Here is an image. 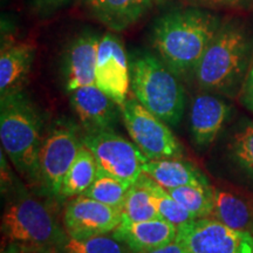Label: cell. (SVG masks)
Returning a JSON list of instances; mask_svg holds the SVG:
<instances>
[{
  "mask_svg": "<svg viewBox=\"0 0 253 253\" xmlns=\"http://www.w3.org/2000/svg\"><path fill=\"white\" fill-rule=\"evenodd\" d=\"M38 7L42 11H54L67 4L69 0H34Z\"/></svg>",
  "mask_w": 253,
  "mask_h": 253,
  "instance_id": "cell-30",
  "label": "cell"
},
{
  "mask_svg": "<svg viewBox=\"0 0 253 253\" xmlns=\"http://www.w3.org/2000/svg\"><path fill=\"white\" fill-rule=\"evenodd\" d=\"M36 58V46L30 41L2 37L0 52V95L23 91Z\"/></svg>",
  "mask_w": 253,
  "mask_h": 253,
  "instance_id": "cell-13",
  "label": "cell"
},
{
  "mask_svg": "<svg viewBox=\"0 0 253 253\" xmlns=\"http://www.w3.org/2000/svg\"><path fill=\"white\" fill-rule=\"evenodd\" d=\"M153 0H87L89 13L114 32L128 30L150 8Z\"/></svg>",
  "mask_w": 253,
  "mask_h": 253,
  "instance_id": "cell-17",
  "label": "cell"
},
{
  "mask_svg": "<svg viewBox=\"0 0 253 253\" xmlns=\"http://www.w3.org/2000/svg\"><path fill=\"white\" fill-rule=\"evenodd\" d=\"M84 145L82 135L73 126L58 123L42 140L39 154L40 184L59 197L66 173Z\"/></svg>",
  "mask_w": 253,
  "mask_h": 253,
  "instance_id": "cell-9",
  "label": "cell"
},
{
  "mask_svg": "<svg viewBox=\"0 0 253 253\" xmlns=\"http://www.w3.org/2000/svg\"><path fill=\"white\" fill-rule=\"evenodd\" d=\"M1 253H27V252H25V251H23V250L17 249V248H14V246H11V245H2Z\"/></svg>",
  "mask_w": 253,
  "mask_h": 253,
  "instance_id": "cell-32",
  "label": "cell"
},
{
  "mask_svg": "<svg viewBox=\"0 0 253 253\" xmlns=\"http://www.w3.org/2000/svg\"><path fill=\"white\" fill-rule=\"evenodd\" d=\"M147 253H186V252L184 251V249H183L182 246L175 240V242L170 243V244L162 246V248H158L156 250H153V251L147 252Z\"/></svg>",
  "mask_w": 253,
  "mask_h": 253,
  "instance_id": "cell-31",
  "label": "cell"
},
{
  "mask_svg": "<svg viewBox=\"0 0 253 253\" xmlns=\"http://www.w3.org/2000/svg\"><path fill=\"white\" fill-rule=\"evenodd\" d=\"M63 253H132L128 246L113 235H101L84 239L69 238Z\"/></svg>",
  "mask_w": 253,
  "mask_h": 253,
  "instance_id": "cell-25",
  "label": "cell"
},
{
  "mask_svg": "<svg viewBox=\"0 0 253 253\" xmlns=\"http://www.w3.org/2000/svg\"><path fill=\"white\" fill-rule=\"evenodd\" d=\"M230 151L236 163L253 176V122L236 132L230 143Z\"/></svg>",
  "mask_w": 253,
  "mask_h": 253,
  "instance_id": "cell-26",
  "label": "cell"
},
{
  "mask_svg": "<svg viewBox=\"0 0 253 253\" xmlns=\"http://www.w3.org/2000/svg\"><path fill=\"white\" fill-rule=\"evenodd\" d=\"M99 43V37L90 32L72 41L65 60V82L68 93L80 87L95 84Z\"/></svg>",
  "mask_w": 253,
  "mask_h": 253,
  "instance_id": "cell-15",
  "label": "cell"
},
{
  "mask_svg": "<svg viewBox=\"0 0 253 253\" xmlns=\"http://www.w3.org/2000/svg\"><path fill=\"white\" fill-rule=\"evenodd\" d=\"M96 173L97 164L94 155L84 144L63 178L59 197L74 198L77 196L84 195L93 184Z\"/></svg>",
  "mask_w": 253,
  "mask_h": 253,
  "instance_id": "cell-20",
  "label": "cell"
},
{
  "mask_svg": "<svg viewBox=\"0 0 253 253\" xmlns=\"http://www.w3.org/2000/svg\"><path fill=\"white\" fill-rule=\"evenodd\" d=\"M219 28L216 17L197 8L169 12L153 28V45L158 56L178 78L197 68L205 49Z\"/></svg>",
  "mask_w": 253,
  "mask_h": 253,
  "instance_id": "cell-1",
  "label": "cell"
},
{
  "mask_svg": "<svg viewBox=\"0 0 253 253\" xmlns=\"http://www.w3.org/2000/svg\"><path fill=\"white\" fill-rule=\"evenodd\" d=\"M1 191L2 194L8 191V189L13 185V181H12V172L9 169L8 163L6 162L4 156V150H1Z\"/></svg>",
  "mask_w": 253,
  "mask_h": 253,
  "instance_id": "cell-28",
  "label": "cell"
},
{
  "mask_svg": "<svg viewBox=\"0 0 253 253\" xmlns=\"http://www.w3.org/2000/svg\"><path fill=\"white\" fill-rule=\"evenodd\" d=\"M168 191L195 219L212 216L214 189L209 182L183 185Z\"/></svg>",
  "mask_w": 253,
  "mask_h": 253,
  "instance_id": "cell-22",
  "label": "cell"
},
{
  "mask_svg": "<svg viewBox=\"0 0 253 253\" xmlns=\"http://www.w3.org/2000/svg\"><path fill=\"white\" fill-rule=\"evenodd\" d=\"M42 119L23 91L0 97V140L17 171L32 185L40 184L39 154Z\"/></svg>",
  "mask_w": 253,
  "mask_h": 253,
  "instance_id": "cell-2",
  "label": "cell"
},
{
  "mask_svg": "<svg viewBox=\"0 0 253 253\" xmlns=\"http://www.w3.org/2000/svg\"><path fill=\"white\" fill-rule=\"evenodd\" d=\"M230 107L213 95H198L190 110V129L195 144L204 148L213 143L229 118Z\"/></svg>",
  "mask_w": 253,
  "mask_h": 253,
  "instance_id": "cell-16",
  "label": "cell"
},
{
  "mask_svg": "<svg viewBox=\"0 0 253 253\" xmlns=\"http://www.w3.org/2000/svg\"><path fill=\"white\" fill-rule=\"evenodd\" d=\"M149 188L153 197L154 204L156 207L158 213L161 218L166 219L175 226H181L188 221L195 219L184 208L182 207L175 198L172 197L171 194L161 186L158 183L154 181L149 177Z\"/></svg>",
  "mask_w": 253,
  "mask_h": 253,
  "instance_id": "cell-24",
  "label": "cell"
},
{
  "mask_svg": "<svg viewBox=\"0 0 253 253\" xmlns=\"http://www.w3.org/2000/svg\"><path fill=\"white\" fill-rule=\"evenodd\" d=\"M143 173L167 190L194 183L208 182L197 168L181 158L149 160L144 164Z\"/></svg>",
  "mask_w": 253,
  "mask_h": 253,
  "instance_id": "cell-18",
  "label": "cell"
},
{
  "mask_svg": "<svg viewBox=\"0 0 253 253\" xmlns=\"http://www.w3.org/2000/svg\"><path fill=\"white\" fill-rule=\"evenodd\" d=\"M214 219L239 231H253V209L245 199L230 191L214 189Z\"/></svg>",
  "mask_w": 253,
  "mask_h": 253,
  "instance_id": "cell-19",
  "label": "cell"
},
{
  "mask_svg": "<svg viewBox=\"0 0 253 253\" xmlns=\"http://www.w3.org/2000/svg\"><path fill=\"white\" fill-rule=\"evenodd\" d=\"M72 108L80 120L84 131L114 129L118 120V106L96 84L80 87L71 91Z\"/></svg>",
  "mask_w": 253,
  "mask_h": 253,
  "instance_id": "cell-12",
  "label": "cell"
},
{
  "mask_svg": "<svg viewBox=\"0 0 253 253\" xmlns=\"http://www.w3.org/2000/svg\"><path fill=\"white\" fill-rule=\"evenodd\" d=\"M112 235L128 246L132 253H147L175 242L177 226L163 218L143 221L122 220Z\"/></svg>",
  "mask_w": 253,
  "mask_h": 253,
  "instance_id": "cell-14",
  "label": "cell"
},
{
  "mask_svg": "<svg viewBox=\"0 0 253 253\" xmlns=\"http://www.w3.org/2000/svg\"><path fill=\"white\" fill-rule=\"evenodd\" d=\"M195 1L210 7H239L248 4L250 0H195Z\"/></svg>",
  "mask_w": 253,
  "mask_h": 253,
  "instance_id": "cell-27",
  "label": "cell"
},
{
  "mask_svg": "<svg viewBox=\"0 0 253 253\" xmlns=\"http://www.w3.org/2000/svg\"><path fill=\"white\" fill-rule=\"evenodd\" d=\"M122 220L143 221L161 218L149 188V176L145 173L130 186L122 207Z\"/></svg>",
  "mask_w": 253,
  "mask_h": 253,
  "instance_id": "cell-21",
  "label": "cell"
},
{
  "mask_svg": "<svg viewBox=\"0 0 253 253\" xmlns=\"http://www.w3.org/2000/svg\"><path fill=\"white\" fill-rule=\"evenodd\" d=\"M129 62L135 99L167 125L178 126L185 107L184 89L178 77L151 53H134Z\"/></svg>",
  "mask_w": 253,
  "mask_h": 253,
  "instance_id": "cell-4",
  "label": "cell"
},
{
  "mask_svg": "<svg viewBox=\"0 0 253 253\" xmlns=\"http://www.w3.org/2000/svg\"><path fill=\"white\" fill-rule=\"evenodd\" d=\"M120 108L131 140L149 160L183 157L184 149L169 125L143 104L136 99H126Z\"/></svg>",
  "mask_w": 253,
  "mask_h": 253,
  "instance_id": "cell-6",
  "label": "cell"
},
{
  "mask_svg": "<svg viewBox=\"0 0 253 253\" xmlns=\"http://www.w3.org/2000/svg\"><path fill=\"white\" fill-rule=\"evenodd\" d=\"M243 100L249 109L253 112V62L250 69L248 78H246L244 84V94H243Z\"/></svg>",
  "mask_w": 253,
  "mask_h": 253,
  "instance_id": "cell-29",
  "label": "cell"
},
{
  "mask_svg": "<svg viewBox=\"0 0 253 253\" xmlns=\"http://www.w3.org/2000/svg\"><path fill=\"white\" fill-rule=\"evenodd\" d=\"M62 223L72 239L108 235L122 223V211L80 195L66 205Z\"/></svg>",
  "mask_w": 253,
  "mask_h": 253,
  "instance_id": "cell-11",
  "label": "cell"
},
{
  "mask_svg": "<svg viewBox=\"0 0 253 253\" xmlns=\"http://www.w3.org/2000/svg\"><path fill=\"white\" fill-rule=\"evenodd\" d=\"M176 242L186 253H253V235L214 218H196L177 227Z\"/></svg>",
  "mask_w": 253,
  "mask_h": 253,
  "instance_id": "cell-8",
  "label": "cell"
},
{
  "mask_svg": "<svg viewBox=\"0 0 253 253\" xmlns=\"http://www.w3.org/2000/svg\"><path fill=\"white\" fill-rule=\"evenodd\" d=\"M132 184L126 183L109 173H106L97 168V173L91 184L84 196L93 198L109 207L122 210L123 203Z\"/></svg>",
  "mask_w": 253,
  "mask_h": 253,
  "instance_id": "cell-23",
  "label": "cell"
},
{
  "mask_svg": "<svg viewBox=\"0 0 253 253\" xmlns=\"http://www.w3.org/2000/svg\"><path fill=\"white\" fill-rule=\"evenodd\" d=\"M2 245L27 253H63L69 242L53 210L32 196H20L6 205L1 218Z\"/></svg>",
  "mask_w": 253,
  "mask_h": 253,
  "instance_id": "cell-3",
  "label": "cell"
},
{
  "mask_svg": "<svg viewBox=\"0 0 253 253\" xmlns=\"http://www.w3.org/2000/svg\"><path fill=\"white\" fill-rule=\"evenodd\" d=\"M82 142L94 155L101 171L129 184L137 181L143 173L144 164L149 161L137 145L118 135L113 129L84 131Z\"/></svg>",
  "mask_w": 253,
  "mask_h": 253,
  "instance_id": "cell-7",
  "label": "cell"
},
{
  "mask_svg": "<svg viewBox=\"0 0 253 253\" xmlns=\"http://www.w3.org/2000/svg\"><path fill=\"white\" fill-rule=\"evenodd\" d=\"M95 84L119 107L126 101L130 88V62L122 41L110 32L100 38Z\"/></svg>",
  "mask_w": 253,
  "mask_h": 253,
  "instance_id": "cell-10",
  "label": "cell"
},
{
  "mask_svg": "<svg viewBox=\"0 0 253 253\" xmlns=\"http://www.w3.org/2000/svg\"><path fill=\"white\" fill-rule=\"evenodd\" d=\"M250 40L238 25L219 26L195 71L199 87L209 91H230L244 74Z\"/></svg>",
  "mask_w": 253,
  "mask_h": 253,
  "instance_id": "cell-5",
  "label": "cell"
}]
</instances>
